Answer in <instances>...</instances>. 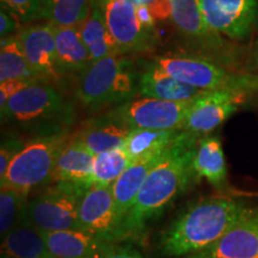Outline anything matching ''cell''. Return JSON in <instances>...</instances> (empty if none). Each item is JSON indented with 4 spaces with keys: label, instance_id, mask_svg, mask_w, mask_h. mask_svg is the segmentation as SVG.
<instances>
[{
    "label": "cell",
    "instance_id": "1",
    "mask_svg": "<svg viewBox=\"0 0 258 258\" xmlns=\"http://www.w3.org/2000/svg\"><path fill=\"white\" fill-rule=\"evenodd\" d=\"M199 139L182 131L164 152L139 190L131 211L118 228L116 241L140 239L147 226L196 182L192 159Z\"/></svg>",
    "mask_w": 258,
    "mask_h": 258
},
{
    "label": "cell",
    "instance_id": "2",
    "mask_svg": "<svg viewBox=\"0 0 258 258\" xmlns=\"http://www.w3.org/2000/svg\"><path fill=\"white\" fill-rule=\"evenodd\" d=\"M246 202L233 198L212 196L190 205L158 239L160 254L185 258L211 246L251 211Z\"/></svg>",
    "mask_w": 258,
    "mask_h": 258
},
{
    "label": "cell",
    "instance_id": "3",
    "mask_svg": "<svg viewBox=\"0 0 258 258\" xmlns=\"http://www.w3.org/2000/svg\"><path fill=\"white\" fill-rule=\"evenodd\" d=\"M71 138L67 129L31 138L0 178V189H11L28 196L34 190L49 185L57 158Z\"/></svg>",
    "mask_w": 258,
    "mask_h": 258
},
{
    "label": "cell",
    "instance_id": "4",
    "mask_svg": "<svg viewBox=\"0 0 258 258\" xmlns=\"http://www.w3.org/2000/svg\"><path fill=\"white\" fill-rule=\"evenodd\" d=\"M2 121L23 128L40 129L42 133L66 129L73 110L63 96L47 80L22 89L0 108Z\"/></svg>",
    "mask_w": 258,
    "mask_h": 258
},
{
    "label": "cell",
    "instance_id": "5",
    "mask_svg": "<svg viewBox=\"0 0 258 258\" xmlns=\"http://www.w3.org/2000/svg\"><path fill=\"white\" fill-rule=\"evenodd\" d=\"M139 74L123 56L95 61L78 76L76 95L84 106L99 109L131 101L138 93Z\"/></svg>",
    "mask_w": 258,
    "mask_h": 258
},
{
    "label": "cell",
    "instance_id": "6",
    "mask_svg": "<svg viewBox=\"0 0 258 258\" xmlns=\"http://www.w3.org/2000/svg\"><path fill=\"white\" fill-rule=\"evenodd\" d=\"M153 62L179 82L201 90L258 92V76L230 72L205 57L165 55L156 57Z\"/></svg>",
    "mask_w": 258,
    "mask_h": 258
},
{
    "label": "cell",
    "instance_id": "7",
    "mask_svg": "<svg viewBox=\"0 0 258 258\" xmlns=\"http://www.w3.org/2000/svg\"><path fill=\"white\" fill-rule=\"evenodd\" d=\"M88 189L82 185L56 183L49 184L25 205L24 218L41 232L82 230L78 206Z\"/></svg>",
    "mask_w": 258,
    "mask_h": 258
},
{
    "label": "cell",
    "instance_id": "8",
    "mask_svg": "<svg viewBox=\"0 0 258 258\" xmlns=\"http://www.w3.org/2000/svg\"><path fill=\"white\" fill-rule=\"evenodd\" d=\"M190 102H170L140 97L116 105L105 116L132 129H182Z\"/></svg>",
    "mask_w": 258,
    "mask_h": 258
},
{
    "label": "cell",
    "instance_id": "9",
    "mask_svg": "<svg viewBox=\"0 0 258 258\" xmlns=\"http://www.w3.org/2000/svg\"><path fill=\"white\" fill-rule=\"evenodd\" d=\"M251 92L243 90H208L190 102L182 131L198 138L209 135L245 104Z\"/></svg>",
    "mask_w": 258,
    "mask_h": 258
},
{
    "label": "cell",
    "instance_id": "10",
    "mask_svg": "<svg viewBox=\"0 0 258 258\" xmlns=\"http://www.w3.org/2000/svg\"><path fill=\"white\" fill-rule=\"evenodd\" d=\"M203 18L211 30L244 41L258 25V0H201Z\"/></svg>",
    "mask_w": 258,
    "mask_h": 258
},
{
    "label": "cell",
    "instance_id": "11",
    "mask_svg": "<svg viewBox=\"0 0 258 258\" xmlns=\"http://www.w3.org/2000/svg\"><path fill=\"white\" fill-rule=\"evenodd\" d=\"M108 30L122 55L144 53L156 43L157 34L147 31L139 21L131 0H102Z\"/></svg>",
    "mask_w": 258,
    "mask_h": 258
},
{
    "label": "cell",
    "instance_id": "12",
    "mask_svg": "<svg viewBox=\"0 0 258 258\" xmlns=\"http://www.w3.org/2000/svg\"><path fill=\"white\" fill-rule=\"evenodd\" d=\"M16 37L32 69L49 82L62 78L64 73L57 62L54 24L47 22L44 24L30 25L22 29Z\"/></svg>",
    "mask_w": 258,
    "mask_h": 258
},
{
    "label": "cell",
    "instance_id": "13",
    "mask_svg": "<svg viewBox=\"0 0 258 258\" xmlns=\"http://www.w3.org/2000/svg\"><path fill=\"white\" fill-rule=\"evenodd\" d=\"M78 218L83 231L116 243L117 220L111 188L91 186L86 190L79 201Z\"/></svg>",
    "mask_w": 258,
    "mask_h": 258
},
{
    "label": "cell",
    "instance_id": "14",
    "mask_svg": "<svg viewBox=\"0 0 258 258\" xmlns=\"http://www.w3.org/2000/svg\"><path fill=\"white\" fill-rule=\"evenodd\" d=\"M185 258H258V207H252L218 241Z\"/></svg>",
    "mask_w": 258,
    "mask_h": 258
},
{
    "label": "cell",
    "instance_id": "15",
    "mask_svg": "<svg viewBox=\"0 0 258 258\" xmlns=\"http://www.w3.org/2000/svg\"><path fill=\"white\" fill-rule=\"evenodd\" d=\"M170 4L171 19L189 43L211 54L225 49L221 35L211 30L203 18L201 0H170Z\"/></svg>",
    "mask_w": 258,
    "mask_h": 258
},
{
    "label": "cell",
    "instance_id": "16",
    "mask_svg": "<svg viewBox=\"0 0 258 258\" xmlns=\"http://www.w3.org/2000/svg\"><path fill=\"white\" fill-rule=\"evenodd\" d=\"M50 252L56 258H102L116 243L83 230L42 232Z\"/></svg>",
    "mask_w": 258,
    "mask_h": 258
},
{
    "label": "cell",
    "instance_id": "17",
    "mask_svg": "<svg viewBox=\"0 0 258 258\" xmlns=\"http://www.w3.org/2000/svg\"><path fill=\"white\" fill-rule=\"evenodd\" d=\"M205 91L208 90H201L179 82L154 62L147 63L139 74L138 93L141 97L170 102H190Z\"/></svg>",
    "mask_w": 258,
    "mask_h": 258
},
{
    "label": "cell",
    "instance_id": "18",
    "mask_svg": "<svg viewBox=\"0 0 258 258\" xmlns=\"http://www.w3.org/2000/svg\"><path fill=\"white\" fill-rule=\"evenodd\" d=\"M164 152L160 154L143 157L138 160L131 161L127 169L122 172V175L112 184L111 190L115 201L117 231L120 226L123 224L128 212L131 211L139 190H140L141 185L144 184L145 179L147 178L148 173L151 172L154 165L160 160ZM116 235H117V232H116Z\"/></svg>",
    "mask_w": 258,
    "mask_h": 258
},
{
    "label": "cell",
    "instance_id": "19",
    "mask_svg": "<svg viewBox=\"0 0 258 258\" xmlns=\"http://www.w3.org/2000/svg\"><path fill=\"white\" fill-rule=\"evenodd\" d=\"M133 131L128 125L111 120L108 116L90 121L78 133L72 135L78 143L92 154L108 152L115 148L123 147L125 141Z\"/></svg>",
    "mask_w": 258,
    "mask_h": 258
},
{
    "label": "cell",
    "instance_id": "20",
    "mask_svg": "<svg viewBox=\"0 0 258 258\" xmlns=\"http://www.w3.org/2000/svg\"><path fill=\"white\" fill-rule=\"evenodd\" d=\"M93 160L95 154L72 137L57 158L49 184L67 183L86 189L85 183L91 175Z\"/></svg>",
    "mask_w": 258,
    "mask_h": 258
},
{
    "label": "cell",
    "instance_id": "21",
    "mask_svg": "<svg viewBox=\"0 0 258 258\" xmlns=\"http://www.w3.org/2000/svg\"><path fill=\"white\" fill-rule=\"evenodd\" d=\"M192 166L198 180L205 178L215 189L224 188L227 183V165L220 138L206 135L199 139Z\"/></svg>",
    "mask_w": 258,
    "mask_h": 258
},
{
    "label": "cell",
    "instance_id": "22",
    "mask_svg": "<svg viewBox=\"0 0 258 258\" xmlns=\"http://www.w3.org/2000/svg\"><path fill=\"white\" fill-rule=\"evenodd\" d=\"M2 258H56L50 252L43 233L27 219L2 238Z\"/></svg>",
    "mask_w": 258,
    "mask_h": 258
},
{
    "label": "cell",
    "instance_id": "23",
    "mask_svg": "<svg viewBox=\"0 0 258 258\" xmlns=\"http://www.w3.org/2000/svg\"><path fill=\"white\" fill-rule=\"evenodd\" d=\"M57 62L62 72L80 74L92 63V57L82 36L79 25H54Z\"/></svg>",
    "mask_w": 258,
    "mask_h": 258
},
{
    "label": "cell",
    "instance_id": "24",
    "mask_svg": "<svg viewBox=\"0 0 258 258\" xmlns=\"http://www.w3.org/2000/svg\"><path fill=\"white\" fill-rule=\"evenodd\" d=\"M79 29L91 54L92 62L109 56L122 55L106 27L102 0H92L88 18L79 25Z\"/></svg>",
    "mask_w": 258,
    "mask_h": 258
},
{
    "label": "cell",
    "instance_id": "25",
    "mask_svg": "<svg viewBox=\"0 0 258 258\" xmlns=\"http://www.w3.org/2000/svg\"><path fill=\"white\" fill-rule=\"evenodd\" d=\"M180 132L182 129H133L123 147L131 161L153 154H160L173 144Z\"/></svg>",
    "mask_w": 258,
    "mask_h": 258
},
{
    "label": "cell",
    "instance_id": "26",
    "mask_svg": "<svg viewBox=\"0 0 258 258\" xmlns=\"http://www.w3.org/2000/svg\"><path fill=\"white\" fill-rule=\"evenodd\" d=\"M16 79H46L32 69L16 36L2 40L0 47V83ZM48 80V79H46Z\"/></svg>",
    "mask_w": 258,
    "mask_h": 258
},
{
    "label": "cell",
    "instance_id": "27",
    "mask_svg": "<svg viewBox=\"0 0 258 258\" xmlns=\"http://www.w3.org/2000/svg\"><path fill=\"white\" fill-rule=\"evenodd\" d=\"M129 164H131V160L125 153L124 147L97 154L93 160L91 175L85 183L86 189L91 186L111 188Z\"/></svg>",
    "mask_w": 258,
    "mask_h": 258
},
{
    "label": "cell",
    "instance_id": "28",
    "mask_svg": "<svg viewBox=\"0 0 258 258\" xmlns=\"http://www.w3.org/2000/svg\"><path fill=\"white\" fill-rule=\"evenodd\" d=\"M92 0H46L42 18L54 25H80L88 18Z\"/></svg>",
    "mask_w": 258,
    "mask_h": 258
},
{
    "label": "cell",
    "instance_id": "29",
    "mask_svg": "<svg viewBox=\"0 0 258 258\" xmlns=\"http://www.w3.org/2000/svg\"><path fill=\"white\" fill-rule=\"evenodd\" d=\"M28 196L11 189H0V235L5 237L24 218Z\"/></svg>",
    "mask_w": 258,
    "mask_h": 258
},
{
    "label": "cell",
    "instance_id": "30",
    "mask_svg": "<svg viewBox=\"0 0 258 258\" xmlns=\"http://www.w3.org/2000/svg\"><path fill=\"white\" fill-rule=\"evenodd\" d=\"M46 0H2V8L10 12L19 23H30L42 18Z\"/></svg>",
    "mask_w": 258,
    "mask_h": 258
},
{
    "label": "cell",
    "instance_id": "31",
    "mask_svg": "<svg viewBox=\"0 0 258 258\" xmlns=\"http://www.w3.org/2000/svg\"><path fill=\"white\" fill-rule=\"evenodd\" d=\"M25 143L17 137H9L3 140L0 148V178L5 176L10 164L15 159L19 151L23 148Z\"/></svg>",
    "mask_w": 258,
    "mask_h": 258
},
{
    "label": "cell",
    "instance_id": "32",
    "mask_svg": "<svg viewBox=\"0 0 258 258\" xmlns=\"http://www.w3.org/2000/svg\"><path fill=\"white\" fill-rule=\"evenodd\" d=\"M46 79H16L10 80V82L0 83V108H3L10 98L16 93L21 91L22 89L35 84L37 82H42ZM49 82V80H47Z\"/></svg>",
    "mask_w": 258,
    "mask_h": 258
},
{
    "label": "cell",
    "instance_id": "33",
    "mask_svg": "<svg viewBox=\"0 0 258 258\" xmlns=\"http://www.w3.org/2000/svg\"><path fill=\"white\" fill-rule=\"evenodd\" d=\"M19 22L5 9L0 10V37L2 40L10 37V35L18 28Z\"/></svg>",
    "mask_w": 258,
    "mask_h": 258
},
{
    "label": "cell",
    "instance_id": "34",
    "mask_svg": "<svg viewBox=\"0 0 258 258\" xmlns=\"http://www.w3.org/2000/svg\"><path fill=\"white\" fill-rule=\"evenodd\" d=\"M102 258H145L144 254L137 249L131 246L116 244V246L111 251H109Z\"/></svg>",
    "mask_w": 258,
    "mask_h": 258
},
{
    "label": "cell",
    "instance_id": "35",
    "mask_svg": "<svg viewBox=\"0 0 258 258\" xmlns=\"http://www.w3.org/2000/svg\"><path fill=\"white\" fill-rule=\"evenodd\" d=\"M137 15H138L139 21H140V23L143 24V27L146 29L147 31L152 32V34H157L156 28H154V22H156V19H154L152 12H151V10L148 9V6L146 5L137 6Z\"/></svg>",
    "mask_w": 258,
    "mask_h": 258
},
{
    "label": "cell",
    "instance_id": "36",
    "mask_svg": "<svg viewBox=\"0 0 258 258\" xmlns=\"http://www.w3.org/2000/svg\"><path fill=\"white\" fill-rule=\"evenodd\" d=\"M131 2L133 3V4H134L135 6H140V5L150 6V5L154 4V3L159 2V0H131Z\"/></svg>",
    "mask_w": 258,
    "mask_h": 258
},
{
    "label": "cell",
    "instance_id": "37",
    "mask_svg": "<svg viewBox=\"0 0 258 258\" xmlns=\"http://www.w3.org/2000/svg\"><path fill=\"white\" fill-rule=\"evenodd\" d=\"M253 67L258 72V42L256 43V46H254V49H253Z\"/></svg>",
    "mask_w": 258,
    "mask_h": 258
}]
</instances>
